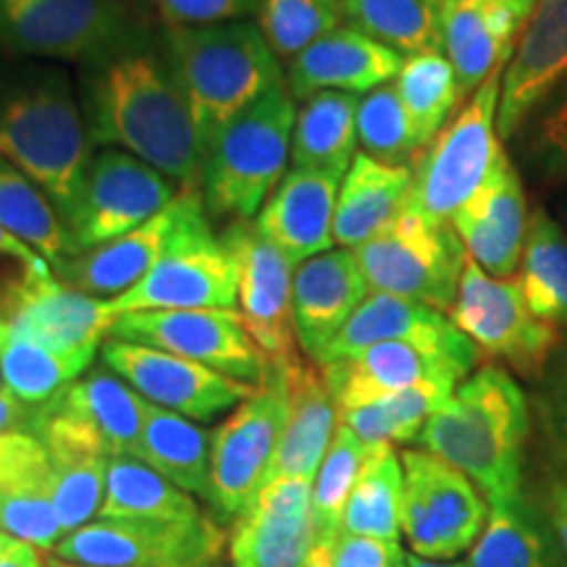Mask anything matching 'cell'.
<instances>
[{
    "instance_id": "cell-43",
    "label": "cell",
    "mask_w": 567,
    "mask_h": 567,
    "mask_svg": "<svg viewBox=\"0 0 567 567\" xmlns=\"http://www.w3.org/2000/svg\"><path fill=\"white\" fill-rule=\"evenodd\" d=\"M417 147H429L463 103L452 61L444 53H423L405 59L394 80Z\"/></svg>"
},
{
    "instance_id": "cell-29",
    "label": "cell",
    "mask_w": 567,
    "mask_h": 567,
    "mask_svg": "<svg viewBox=\"0 0 567 567\" xmlns=\"http://www.w3.org/2000/svg\"><path fill=\"white\" fill-rule=\"evenodd\" d=\"M339 184L342 174L292 168L255 216V229L279 247L295 266L329 252L334 245Z\"/></svg>"
},
{
    "instance_id": "cell-25",
    "label": "cell",
    "mask_w": 567,
    "mask_h": 567,
    "mask_svg": "<svg viewBox=\"0 0 567 567\" xmlns=\"http://www.w3.org/2000/svg\"><path fill=\"white\" fill-rule=\"evenodd\" d=\"M536 0H444V55L460 97H467L513 59Z\"/></svg>"
},
{
    "instance_id": "cell-13",
    "label": "cell",
    "mask_w": 567,
    "mask_h": 567,
    "mask_svg": "<svg viewBox=\"0 0 567 567\" xmlns=\"http://www.w3.org/2000/svg\"><path fill=\"white\" fill-rule=\"evenodd\" d=\"M478 347L463 331L444 339H400L321 365L339 413L371 405L410 386L444 381L460 386L478 363Z\"/></svg>"
},
{
    "instance_id": "cell-27",
    "label": "cell",
    "mask_w": 567,
    "mask_h": 567,
    "mask_svg": "<svg viewBox=\"0 0 567 567\" xmlns=\"http://www.w3.org/2000/svg\"><path fill=\"white\" fill-rule=\"evenodd\" d=\"M0 530L42 551L66 536L55 515L51 460L30 431L0 436Z\"/></svg>"
},
{
    "instance_id": "cell-22",
    "label": "cell",
    "mask_w": 567,
    "mask_h": 567,
    "mask_svg": "<svg viewBox=\"0 0 567 567\" xmlns=\"http://www.w3.org/2000/svg\"><path fill=\"white\" fill-rule=\"evenodd\" d=\"M567 84V0H536L502 74L496 132L509 140Z\"/></svg>"
},
{
    "instance_id": "cell-21",
    "label": "cell",
    "mask_w": 567,
    "mask_h": 567,
    "mask_svg": "<svg viewBox=\"0 0 567 567\" xmlns=\"http://www.w3.org/2000/svg\"><path fill=\"white\" fill-rule=\"evenodd\" d=\"M318 544L313 481H266L229 528V567H305Z\"/></svg>"
},
{
    "instance_id": "cell-6",
    "label": "cell",
    "mask_w": 567,
    "mask_h": 567,
    "mask_svg": "<svg viewBox=\"0 0 567 567\" xmlns=\"http://www.w3.org/2000/svg\"><path fill=\"white\" fill-rule=\"evenodd\" d=\"M502 74L496 71L444 124L413 168L408 210L425 224L446 226L452 216L476 195L502 151L496 132Z\"/></svg>"
},
{
    "instance_id": "cell-46",
    "label": "cell",
    "mask_w": 567,
    "mask_h": 567,
    "mask_svg": "<svg viewBox=\"0 0 567 567\" xmlns=\"http://www.w3.org/2000/svg\"><path fill=\"white\" fill-rule=\"evenodd\" d=\"M344 21V0H258L255 11L258 30L287 63Z\"/></svg>"
},
{
    "instance_id": "cell-39",
    "label": "cell",
    "mask_w": 567,
    "mask_h": 567,
    "mask_svg": "<svg viewBox=\"0 0 567 567\" xmlns=\"http://www.w3.org/2000/svg\"><path fill=\"white\" fill-rule=\"evenodd\" d=\"M0 226L38 250L55 271L80 255L74 234L63 224L48 195L3 155H0Z\"/></svg>"
},
{
    "instance_id": "cell-14",
    "label": "cell",
    "mask_w": 567,
    "mask_h": 567,
    "mask_svg": "<svg viewBox=\"0 0 567 567\" xmlns=\"http://www.w3.org/2000/svg\"><path fill=\"white\" fill-rule=\"evenodd\" d=\"M205 229H210V216L205 210L203 193L182 189L151 221L101 247L74 255L55 274L84 295L113 300L137 287L176 245Z\"/></svg>"
},
{
    "instance_id": "cell-2",
    "label": "cell",
    "mask_w": 567,
    "mask_h": 567,
    "mask_svg": "<svg viewBox=\"0 0 567 567\" xmlns=\"http://www.w3.org/2000/svg\"><path fill=\"white\" fill-rule=\"evenodd\" d=\"M528 434L526 392L507 368L488 363L431 415L417 444L463 471L488 505H507L523 496Z\"/></svg>"
},
{
    "instance_id": "cell-1",
    "label": "cell",
    "mask_w": 567,
    "mask_h": 567,
    "mask_svg": "<svg viewBox=\"0 0 567 567\" xmlns=\"http://www.w3.org/2000/svg\"><path fill=\"white\" fill-rule=\"evenodd\" d=\"M82 76V113L92 147H116L151 163L182 189H200L203 145L166 55L142 42L90 63Z\"/></svg>"
},
{
    "instance_id": "cell-34",
    "label": "cell",
    "mask_w": 567,
    "mask_h": 567,
    "mask_svg": "<svg viewBox=\"0 0 567 567\" xmlns=\"http://www.w3.org/2000/svg\"><path fill=\"white\" fill-rule=\"evenodd\" d=\"M471 567H567L544 507L526 496L507 505H488V520L467 557Z\"/></svg>"
},
{
    "instance_id": "cell-35",
    "label": "cell",
    "mask_w": 567,
    "mask_h": 567,
    "mask_svg": "<svg viewBox=\"0 0 567 567\" xmlns=\"http://www.w3.org/2000/svg\"><path fill=\"white\" fill-rule=\"evenodd\" d=\"M358 105L352 92H316L297 109L292 132L295 168L347 174L358 155Z\"/></svg>"
},
{
    "instance_id": "cell-41",
    "label": "cell",
    "mask_w": 567,
    "mask_h": 567,
    "mask_svg": "<svg viewBox=\"0 0 567 567\" xmlns=\"http://www.w3.org/2000/svg\"><path fill=\"white\" fill-rule=\"evenodd\" d=\"M517 271L530 313L567 329V231L544 208L530 213Z\"/></svg>"
},
{
    "instance_id": "cell-26",
    "label": "cell",
    "mask_w": 567,
    "mask_h": 567,
    "mask_svg": "<svg viewBox=\"0 0 567 567\" xmlns=\"http://www.w3.org/2000/svg\"><path fill=\"white\" fill-rule=\"evenodd\" d=\"M368 295L371 287L352 250H329L297 266L292 321L300 352L316 363Z\"/></svg>"
},
{
    "instance_id": "cell-49",
    "label": "cell",
    "mask_w": 567,
    "mask_h": 567,
    "mask_svg": "<svg viewBox=\"0 0 567 567\" xmlns=\"http://www.w3.org/2000/svg\"><path fill=\"white\" fill-rule=\"evenodd\" d=\"M166 30L174 27H213L255 17L258 0H151Z\"/></svg>"
},
{
    "instance_id": "cell-32",
    "label": "cell",
    "mask_w": 567,
    "mask_h": 567,
    "mask_svg": "<svg viewBox=\"0 0 567 567\" xmlns=\"http://www.w3.org/2000/svg\"><path fill=\"white\" fill-rule=\"evenodd\" d=\"M48 405L82 421L97 434L111 457H134L140 452L145 400L111 371H90L69 384Z\"/></svg>"
},
{
    "instance_id": "cell-20",
    "label": "cell",
    "mask_w": 567,
    "mask_h": 567,
    "mask_svg": "<svg viewBox=\"0 0 567 567\" xmlns=\"http://www.w3.org/2000/svg\"><path fill=\"white\" fill-rule=\"evenodd\" d=\"M239 271L221 239L205 229L176 245L130 292L113 297L118 318L151 310H237Z\"/></svg>"
},
{
    "instance_id": "cell-58",
    "label": "cell",
    "mask_w": 567,
    "mask_h": 567,
    "mask_svg": "<svg viewBox=\"0 0 567 567\" xmlns=\"http://www.w3.org/2000/svg\"><path fill=\"white\" fill-rule=\"evenodd\" d=\"M394 567H408V555H402L400 559H396Z\"/></svg>"
},
{
    "instance_id": "cell-11",
    "label": "cell",
    "mask_w": 567,
    "mask_h": 567,
    "mask_svg": "<svg viewBox=\"0 0 567 567\" xmlns=\"http://www.w3.org/2000/svg\"><path fill=\"white\" fill-rule=\"evenodd\" d=\"M405 496L402 536L413 555L450 563L476 547L488 520V502L481 488L425 450L402 452Z\"/></svg>"
},
{
    "instance_id": "cell-47",
    "label": "cell",
    "mask_w": 567,
    "mask_h": 567,
    "mask_svg": "<svg viewBox=\"0 0 567 567\" xmlns=\"http://www.w3.org/2000/svg\"><path fill=\"white\" fill-rule=\"evenodd\" d=\"M358 145L363 147L360 153L371 155L375 161L392 163V166H410V161L421 155L394 82L381 84V87L360 97Z\"/></svg>"
},
{
    "instance_id": "cell-23",
    "label": "cell",
    "mask_w": 567,
    "mask_h": 567,
    "mask_svg": "<svg viewBox=\"0 0 567 567\" xmlns=\"http://www.w3.org/2000/svg\"><path fill=\"white\" fill-rule=\"evenodd\" d=\"M450 224L463 239L467 258L488 276L507 279L517 274L530 213L520 174L505 151H499L484 184L452 216Z\"/></svg>"
},
{
    "instance_id": "cell-51",
    "label": "cell",
    "mask_w": 567,
    "mask_h": 567,
    "mask_svg": "<svg viewBox=\"0 0 567 567\" xmlns=\"http://www.w3.org/2000/svg\"><path fill=\"white\" fill-rule=\"evenodd\" d=\"M547 410H549L551 434H555L557 444L563 446V452L567 455V363L563 365V371L557 373Z\"/></svg>"
},
{
    "instance_id": "cell-16",
    "label": "cell",
    "mask_w": 567,
    "mask_h": 567,
    "mask_svg": "<svg viewBox=\"0 0 567 567\" xmlns=\"http://www.w3.org/2000/svg\"><path fill=\"white\" fill-rule=\"evenodd\" d=\"M101 360L142 400L163 410H172V413L189 417L195 423H210L218 415L231 413L258 386L210 371V368L184 360L179 354L122 342V339H105Z\"/></svg>"
},
{
    "instance_id": "cell-42",
    "label": "cell",
    "mask_w": 567,
    "mask_h": 567,
    "mask_svg": "<svg viewBox=\"0 0 567 567\" xmlns=\"http://www.w3.org/2000/svg\"><path fill=\"white\" fill-rule=\"evenodd\" d=\"M402 496H405V471L394 444H373L347 502L342 530L358 536L400 542L402 536Z\"/></svg>"
},
{
    "instance_id": "cell-36",
    "label": "cell",
    "mask_w": 567,
    "mask_h": 567,
    "mask_svg": "<svg viewBox=\"0 0 567 567\" xmlns=\"http://www.w3.org/2000/svg\"><path fill=\"white\" fill-rule=\"evenodd\" d=\"M140 463L153 467L174 486L208 499L210 434L189 417L176 415L145 400L140 434Z\"/></svg>"
},
{
    "instance_id": "cell-9",
    "label": "cell",
    "mask_w": 567,
    "mask_h": 567,
    "mask_svg": "<svg viewBox=\"0 0 567 567\" xmlns=\"http://www.w3.org/2000/svg\"><path fill=\"white\" fill-rule=\"evenodd\" d=\"M55 559L92 567H226L229 530L213 515L197 520H95L63 536Z\"/></svg>"
},
{
    "instance_id": "cell-55",
    "label": "cell",
    "mask_w": 567,
    "mask_h": 567,
    "mask_svg": "<svg viewBox=\"0 0 567 567\" xmlns=\"http://www.w3.org/2000/svg\"><path fill=\"white\" fill-rule=\"evenodd\" d=\"M408 567H471L467 565V559L463 563V559H450V563H439V559H423L417 557L410 551L408 555Z\"/></svg>"
},
{
    "instance_id": "cell-57",
    "label": "cell",
    "mask_w": 567,
    "mask_h": 567,
    "mask_svg": "<svg viewBox=\"0 0 567 567\" xmlns=\"http://www.w3.org/2000/svg\"><path fill=\"white\" fill-rule=\"evenodd\" d=\"M48 567H92V565H71V563H61V559L48 557Z\"/></svg>"
},
{
    "instance_id": "cell-31",
    "label": "cell",
    "mask_w": 567,
    "mask_h": 567,
    "mask_svg": "<svg viewBox=\"0 0 567 567\" xmlns=\"http://www.w3.org/2000/svg\"><path fill=\"white\" fill-rule=\"evenodd\" d=\"M413 166H392L358 153L342 176L334 213V243L358 250L386 231L408 208Z\"/></svg>"
},
{
    "instance_id": "cell-19",
    "label": "cell",
    "mask_w": 567,
    "mask_h": 567,
    "mask_svg": "<svg viewBox=\"0 0 567 567\" xmlns=\"http://www.w3.org/2000/svg\"><path fill=\"white\" fill-rule=\"evenodd\" d=\"M179 193V184L151 163L116 147H103L92 158L80 216L71 226L74 243L80 252L111 243L151 221Z\"/></svg>"
},
{
    "instance_id": "cell-44",
    "label": "cell",
    "mask_w": 567,
    "mask_h": 567,
    "mask_svg": "<svg viewBox=\"0 0 567 567\" xmlns=\"http://www.w3.org/2000/svg\"><path fill=\"white\" fill-rule=\"evenodd\" d=\"M455 384L429 381V384L410 386L405 392L389 394L371 405L339 413V423H344L352 434H358L365 444H410L417 442L425 423L444 402L455 394Z\"/></svg>"
},
{
    "instance_id": "cell-45",
    "label": "cell",
    "mask_w": 567,
    "mask_h": 567,
    "mask_svg": "<svg viewBox=\"0 0 567 567\" xmlns=\"http://www.w3.org/2000/svg\"><path fill=\"white\" fill-rule=\"evenodd\" d=\"M373 444H365L358 434H352L344 423L337 425L321 467L313 481V517L318 530V544H331L342 534V520L347 502L365 460L371 457Z\"/></svg>"
},
{
    "instance_id": "cell-8",
    "label": "cell",
    "mask_w": 567,
    "mask_h": 567,
    "mask_svg": "<svg viewBox=\"0 0 567 567\" xmlns=\"http://www.w3.org/2000/svg\"><path fill=\"white\" fill-rule=\"evenodd\" d=\"M371 292L413 300L450 313L463 279L467 252L452 224H425L405 208L396 221L358 250Z\"/></svg>"
},
{
    "instance_id": "cell-56",
    "label": "cell",
    "mask_w": 567,
    "mask_h": 567,
    "mask_svg": "<svg viewBox=\"0 0 567 567\" xmlns=\"http://www.w3.org/2000/svg\"><path fill=\"white\" fill-rule=\"evenodd\" d=\"M305 567H331V551L329 544H316V549L310 551L308 565Z\"/></svg>"
},
{
    "instance_id": "cell-59",
    "label": "cell",
    "mask_w": 567,
    "mask_h": 567,
    "mask_svg": "<svg viewBox=\"0 0 567 567\" xmlns=\"http://www.w3.org/2000/svg\"><path fill=\"white\" fill-rule=\"evenodd\" d=\"M0 536H3V530H0Z\"/></svg>"
},
{
    "instance_id": "cell-15",
    "label": "cell",
    "mask_w": 567,
    "mask_h": 567,
    "mask_svg": "<svg viewBox=\"0 0 567 567\" xmlns=\"http://www.w3.org/2000/svg\"><path fill=\"white\" fill-rule=\"evenodd\" d=\"M109 339H122L179 354L245 384H260L266 354L247 334L239 310H151L113 323Z\"/></svg>"
},
{
    "instance_id": "cell-38",
    "label": "cell",
    "mask_w": 567,
    "mask_h": 567,
    "mask_svg": "<svg viewBox=\"0 0 567 567\" xmlns=\"http://www.w3.org/2000/svg\"><path fill=\"white\" fill-rule=\"evenodd\" d=\"M197 499L134 457H111L101 520H197Z\"/></svg>"
},
{
    "instance_id": "cell-3",
    "label": "cell",
    "mask_w": 567,
    "mask_h": 567,
    "mask_svg": "<svg viewBox=\"0 0 567 567\" xmlns=\"http://www.w3.org/2000/svg\"><path fill=\"white\" fill-rule=\"evenodd\" d=\"M0 155L38 184L71 231L95 155L66 74L30 71L0 90Z\"/></svg>"
},
{
    "instance_id": "cell-54",
    "label": "cell",
    "mask_w": 567,
    "mask_h": 567,
    "mask_svg": "<svg viewBox=\"0 0 567 567\" xmlns=\"http://www.w3.org/2000/svg\"><path fill=\"white\" fill-rule=\"evenodd\" d=\"M0 255H3V258L19 260L24 271H48V268H51V264H48L38 250H32L30 245L21 243L19 237H13L9 229H3V226H0Z\"/></svg>"
},
{
    "instance_id": "cell-40",
    "label": "cell",
    "mask_w": 567,
    "mask_h": 567,
    "mask_svg": "<svg viewBox=\"0 0 567 567\" xmlns=\"http://www.w3.org/2000/svg\"><path fill=\"white\" fill-rule=\"evenodd\" d=\"M344 17L402 59L444 53V0H344Z\"/></svg>"
},
{
    "instance_id": "cell-17",
    "label": "cell",
    "mask_w": 567,
    "mask_h": 567,
    "mask_svg": "<svg viewBox=\"0 0 567 567\" xmlns=\"http://www.w3.org/2000/svg\"><path fill=\"white\" fill-rule=\"evenodd\" d=\"M0 316L21 334L53 350L87 358L101 352L118 321L111 300L80 292L59 279L53 268L21 271L19 279L0 287Z\"/></svg>"
},
{
    "instance_id": "cell-50",
    "label": "cell",
    "mask_w": 567,
    "mask_h": 567,
    "mask_svg": "<svg viewBox=\"0 0 567 567\" xmlns=\"http://www.w3.org/2000/svg\"><path fill=\"white\" fill-rule=\"evenodd\" d=\"M331 567H394L405 551L400 542H384V538L358 536L342 530L329 544Z\"/></svg>"
},
{
    "instance_id": "cell-4",
    "label": "cell",
    "mask_w": 567,
    "mask_h": 567,
    "mask_svg": "<svg viewBox=\"0 0 567 567\" xmlns=\"http://www.w3.org/2000/svg\"><path fill=\"white\" fill-rule=\"evenodd\" d=\"M166 59L187 97L203 155L239 113L287 84L279 55L255 21L174 27L166 30Z\"/></svg>"
},
{
    "instance_id": "cell-24",
    "label": "cell",
    "mask_w": 567,
    "mask_h": 567,
    "mask_svg": "<svg viewBox=\"0 0 567 567\" xmlns=\"http://www.w3.org/2000/svg\"><path fill=\"white\" fill-rule=\"evenodd\" d=\"M30 434L45 446L53 473V502L63 534H74L101 513L111 455L82 421L53 405L34 410Z\"/></svg>"
},
{
    "instance_id": "cell-10",
    "label": "cell",
    "mask_w": 567,
    "mask_h": 567,
    "mask_svg": "<svg viewBox=\"0 0 567 567\" xmlns=\"http://www.w3.org/2000/svg\"><path fill=\"white\" fill-rule=\"evenodd\" d=\"M287 396L279 371L268 365L255 392L210 434L208 505L218 523H231L252 507L279 450Z\"/></svg>"
},
{
    "instance_id": "cell-37",
    "label": "cell",
    "mask_w": 567,
    "mask_h": 567,
    "mask_svg": "<svg viewBox=\"0 0 567 567\" xmlns=\"http://www.w3.org/2000/svg\"><path fill=\"white\" fill-rule=\"evenodd\" d=\"M87 354H66L21 334L0 316V384L21 402L42 408L90 371Z\"/></svg>"
},
{
    "instance_id": "cell-48",
    "label": "cell",
    "mask_w": 567,
    "mask_h": 567,
    "mask_svg": "<svg viewBox=\"0 0 567 567\" xmlns=\"http://www.w3.org/2000/svg\"><path fill=\"white\" fill-rule=\"evenodd\" d=\"M530 151L551 179L567 182V84L538 111Z\"/></svg>"
},
{
    "instance_id": "cell-52",
    "label": "cell",
    "mask_w": 567,
    "mask_h": 567,
    "mask_svg": "<svg viewBox=\"0 0 567 567\" xmlns=\"http://www.w3.org/2000/svg\"><path fill=\"white\" fill-rule=\"evenodd\" d=\"M0 567H48V559L42 549L3 534L0 536Z\"/></svg>"
},
{
    "instance_id": "cell-53",
    "label": "cell",
    "mask_w": 567,
    "mask_h": 567,
    "mask_svg": "<svg viewBox=\"0 0 567 567\" xmlns=\"http://www.w3.org/2000/svg\"><path fill=\"white\" fill-rule=\"evenodd\" d=\"M544 513H547L551 528H555L559 547L567 557V481H555L549 484L547 496H544Z\"/></svg>"
},
{
    "instance_id": "cell-12",
    "label": "cell",
    "mask_w": 567,
    "mask_h": 567,
    "mask_svg": "<svg viewBox=\"0 0 567 567\" xmlns=\"http://www.w3.org/2000/svg\"><path fill=\"white\" fill-rule=\"evenodd\" d=\"M450 321L507 371L536 379L557 350V329L530 313L517 276L496 279L467 258Z\"/></svg>"
},
{
    "instance_id": "cell-7",
    "label": "cell",
    "mask_w": 567,
    "mask_h": 567,
    "mask_svg": "<svg viewBox=\"0 0 567 567\" xmlns=\"http://www.w3.org/2000/svg\"><path fill=\"white\" fill-rule=\"evenodd\" d=\"M147 42L126 0H0V48L84 66Z\"/></svg>"
},
{
    "instance_id": "cell-18",
    "label": "cell",
    "mask_w": 567,
    "mask_h": 567,
    "mask_svg": "<svg viewBox=\"0 0 567 567\" xmlns=\"http://www.w3.org/2000/svg\"><path fill=\"white\" fill-rule=\"evenodd\" d=\"M239 271L237 310L258 350L271 365L297 352L292 321V284L297 266L255 229L252 221L226 224L218 234Z\"/></svg>"
},
{
    "instance_id": "cell-30",
    "label": "cell",
    "mask_w": 567,
    "mask_h": 567,
    "mask_svg": "<svg viewBox=\"0 0 567 567\" xmlns=\"http://www.w3.org/2000/svg\"><path fill=\"white\" fill-rule=\"evenodd\" d=\"M402 63L405 59L392 48L368 38L358 27L342 24L289 63L287 87L295 101L329 90L368 95L381 84L394 82Z\"/></svg>"
},
{
    "instance_id": "cell-5",
    "label": "cell",
    "mask_w": 567,
    "mask_h": 567,
    "mask_svg": "<svg viewBox=\"0 0 567 567\" xmlns=\"http://www.w3.org/2000/svg\"><path fill=\"white\" fill-rule=\"evenodd\" d=\"M297 101L287 84L268 92L218 134L205 155L200 193L213 221H250L276 193L292 155Z\"/></svg>"
},
{
    "instance_id": "cell-28",
    "label": "cell",
    "mask_w": 567,
    "mask_h": 567,
    "mask_svg": "<svg viewBox=\"0 0 567 567\" xmlns=\"http://www.w3.org/2000/svg\"><path fill=\"white\" fill-rule=\"evenodd\" d=\"M271 365V363H268ZM284 396H287V421H284L281 442L266 481L274 478H305L316 481L331 439L337 434L339 410L321 368L305 363L300 354L287 363H276Z\"/></svg>"
},
{
    "instance_id": "cell-33",
    "label": "cell",
    "mask_w": 567,
    "mask_h": 567,
    "mask_svg": "<svg viewBox=\"0 0 567 567\" xmlns=\"http://www.w3.org/2000/svg\"><path fill=\"white\" fill-rule=\"evenodd\" d=\"M457 331L460 329L450 321V316L439 313L429 305L371 292L334 337V342L326 347L316 365L339 363V360L352 358L373 344L400 342V339H444Z\"/></svg>"
}]
</instances>
